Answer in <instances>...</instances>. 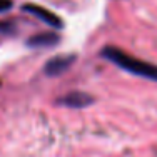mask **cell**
Instances as JSON below:
<instances>
[{"label":"cell","instance_id":"1","mask_svg":"<svg viewBox=\"0 0 157 157\" xmlns=\"http://www.w3.org/2000/svg\"><path fill=\"white\" fill-rule=\"evenodd\" d=\"M100 55L104 59H107V60H110L114 65H117L119 69L132 74V75L144 77V78H149V80L157 82V65L155 63L140 60V59L134 57V55H129L122 48L112 47V45L104 47L100 50Z\"/></svg>","mask_w":157,"mask_h":157},{"label":"cell","instance_id":"3","mask_svg":"<svg viewBox=\"0 0 157 157\" xmlns=\"http://www.w3.org/2000/svg\"><path fill=\"white\" fill-rule=\"evenodd\" d=\"M75 55H55V57H52L50 60L45 62V65H44V74L48 77H59L62 75L65 70L70 69V65L74 63L75 60Z\"/></svg>","mask_w":157,"mask_h":157},{"label":"cell","instance_id":"5","mask_svg":"<svg viewBox=\"0 0 157 157\" xmlns=\"http://www.w3.org/2000/svg\"><path fill=\"white\" fill-rule=\"evenodd\" d=\"M60 37L57 33H52V32H44V33H39V35H32L29 39V47H52V45H57Z\"/></svg>","mask_w":157,"mask_h":157},{"label":"cell","instance_id":"2","mask_svg":"<svg viewBox=\"0 0 157 157\" xmlns=\"http://www.w3.org/2000/svg\"><path fill=\"white\" fill-rule=\"evenodd\" d=\"M22 9H24V12H27V13H30V15L37 17L40 22H44L45 25H48V27H52V29H62L63 27V22H62L60 17L55 15V13L50 12V10L40 7V5L27 3V5H24Z\"/></svg>","mask_w":157,"mask_h":157},{"label":"cell","instance_id":"6","mask_svg":"<svg viewBox=\"0 0 157 157\" xmlns=\"http://www.w3.org/2000/svg\"><path fill=\"white\" fill-rule=\"evenodd\" d=\"M12 0H0V13L2 12H7L9 9H12Z\"/></svg>","mask_w":157,"mask_h":157},{"label":"cell","instance_id":"4","mask_svg":"<svg viewBox=\"0 0 157 157\" xmlns=\"http://www.w3.org/2000/svg\"><path fill=\"white\" fill-rule=\"evenodd\" d=\"M92 102H94V97L78 90H72L60 99H57V104H60L63 107H70V109H84V107L90 105Z\"/></svg>","mask_w":157,"mask_h":157}]
</instances>
